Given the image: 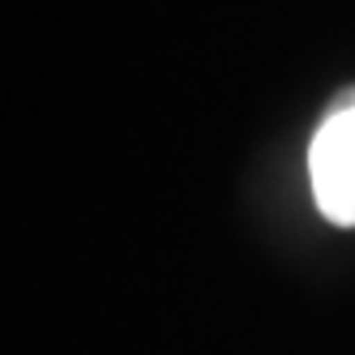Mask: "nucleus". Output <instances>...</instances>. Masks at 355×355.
<instances>
[{
	"instance_id": "nucleus-1",
	"label": "nucleus",
	"mask_w": 355,
	"mask_h": 355,
	"mask_svg": "<svg viewBox=\"0 0 355 355\" xmlns=\"http://www.w3.org/2000/svg\"><path fill=\"white\" fill-rule=\"evenodd\" d=\"M309 180L317 210L338 227H355V86H347L317 124L309 141Z\"/></svg>"
}]
</instances>
